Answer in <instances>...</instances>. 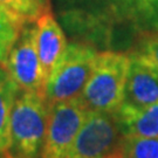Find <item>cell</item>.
Segmentation results:
<instances>
[{"label": "cell", "instance_id": "6da1fadb", "mask_svg": "<svg viewBox=\"0 0 158 158\" xmlns=\"http://www.w3.org/2000/svg\"><path fill=\"white\" fill-rule=\"evenodd\" d=\"M49 115L42 93L19 91L11 115L12 158H40Z\"/></svg>", "mask_w": 158, "mask_h": 158}, {"label": "cell", "instance_id": "7a4b0ae2", "mask_svg": "<svg viewBox=\"0 0 158 158\" xmlns=\"http://www.w3.org/2000/svg\"><path fill=\"white\" fill-rule=\"evenodd\" d=\"M130 56L103 52L96 57L94 69L80 97L89 110L114 114L123 103Z\"/></svg>", "mask_w": 158, "mask_h": 158}, {"label": "cell", "instance_id": "3957f363", "mask_svg": "<svg viewBox=\"0 0 158 158\" xmlns=\"http://www.w3.org/2000/svg\"><path fill=\"white\" fill-rule=\"evenodd\" d=\"M97 54L95 48L87 44L67 45L46 81L44 95L47 102L53 104L81 95L94 69Z\"/></svg>", "mask_w": 158, "mask_h": 158}, {"label": "cell", "instance_id": "277c9868", "mask_svg": "<svg viewBox=\"0 0 158 158\" xmlns=\"http://www.w3.org/2000/svg\"><path fill=\"white\" fill-rule=\"evenodd\" d=\"M123 134L113 114L89 110L63 158L114 157Z\"/></svg>", "mask_w": 158, "mask_h": 158}, {"label": "cell", "instance_id": "5b68a950", "mask_svg": "<svg viewBox=\"0 0 158 158\" xmlns=\"http://www.w3.org/2000/svg\"><path fill=\"white\" fill-rule=\"evenodd\" d=\"M89 109L77 96L49 104L48 123L40 158H63L73 144Z\"/></svg>", "mask_w": 158, "mask_h": 158}, {"label": "cell", "instance_id": "8992f818", "mask_svg": "<svg viewBox=\"0 0 158 158\" xmlns=\"http://www.w3.org/2000/svg\"><path fill=\"white\" fill-rule=\"evenodd\" d=\"M2 66L21 91L44 94L46 76L35 46V26L23 27Z\"/></svg>", "mask_w": 158, "mask_h": 158}, {"label": "cell", "instance_id": "52a82bcc", "mask_svg": "<svg viewBox=\"0 0 158 158\" xmlns=\"http://www.w3.org/2000/svg\"><path fill=\"white\" fill-rule=\"evenodd\" d=\"M158 102V72L138 57L130 55V66L123 103L145 108Z\"/></svg>", "mask_w": 158, "mask_h": 158}, {"label": "cell", "instance_id": "ba28073f", "mask_svg": "<svg viewBox=\"0 0 158 158\" xmlns=\"http://www.w3.org/2000/svg\"><path fill=\"white\" fill-rule=\"evenodd\" d=\"M35 46L46 81L67 47L64 33L49 11L35 21Z\"/></svg>", "mask_w": 158, "mask_h": 158}, {"label": "cell", "instance_id": "9c48e42d", "mask_svg": "<svg viewBox=\"0 0 158 158\" xmlns=\"http://www.w3.org/2000/svg\"><path fill=\"white\" fill-rule=\"evenodd\" d=\"M113 115L123 136L158 137V102L145 108L122 103Z\"/></svg>", "mask_w": 158, "mask_h": 158}, {"label": "cell", "instance_id": "30bf717a", "mask_svg": "<svg viewBox=\"0 0 158 158\" xmlns=\"http://www.w3.org/2000/svg\"><path fill=\"white\" fill-rule=\"evenodd\" d=\"M19 91L4 66H0V156L11 150V115Z\"/></svg>", "mask_w": 158, "mask_h": 158}, {"label": "cell", "instance_id": "8fae6325", "mask_svg": "<svg viewBox=\"0 0 158 158\" xmlns=\"http://www.w3.org/2000/svg\"><path fill=\"white\" fill-rule=\"evenodd\" d=\"M119 12L136 28L148 33H158V0H117Z\"/></svg>", "mask_w": 158, "mask_h": 158}, {"label": "cell", "instance_id": "7c38bea8", "mask_svg": "<svg viewBox=\"0 0 158 158\" xmlns=\"http://www.w3.org/2000/svg\"><path fill=\"white\" fill-rule=\"evenodd\" d=\"M114 158H158V137L123 136Z\"/></svg>", "mask_w": 158, "mask_h": 158}, {"label": "cell", "instance_id": "4fadbf2b", "mask_svg": "<svg viewBox=\"0 0 158 158\" xmlns=\"http://www.w3.org/2000/svg\"><path fill=\"white\" fill-rule=\"evenodd\" d=\"M23 25L26 23L0 6V63L8 56L13 45L21 34Z\"/></svg>", "mask_w": 158, "mask_h": 158}, {"label": "cell", "instance_id": "5bb4252c", "mask_svg": "<svg viewBox=\"0 0 158 158\" xmlns=\"http://www.w3.org/2000/svg\"><path fill=\"white\" fill-rule=\"evenodd\" d=\"M0 6L23 23H31L49 11V0H0Z\"/></svg>", "mask_w": 158, "mask_h": 158}, {"label": "cell", "instance_id": "9a60e30c", "mask_svg": "<svg viewBox=\"0 0 158 158\" xmlns=\"http://www.w3.org/2000/svg\"><path fill=\"white\" fill-rule=\"evenodd\" d=\"M131 55L138 57L158 72V33L144 34Z\"/></svg>", "mask_w": 158, "mask_h": 158}, {"label": "cell", "instance_id": "2e32d148", "mask_svg": "<svg viewBox=\"0 0 158 158\" xmlns=\"http://www.w3.org/2000/svg\"><path fill=\"white\" fill-rule=\"evenodd\" d=\"M109 158H114V157H109Z\"/></svg>", "mask_w": 158, "mask_h": 158}]
</instances>
